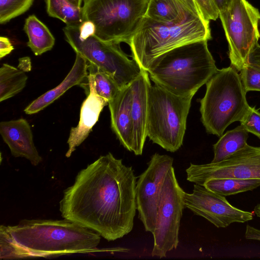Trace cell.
I'll list each match as a JSON object with an SVG mask.
<instances>
[{
    "label": "cell",
    "instance_id": "d6a6232c",
    "mask_svg": "<svg viewBox=\"0 0 260 260\" xmlns=\"http://www.w3.org/2000/svg\"><path fill=\"white\" fill-rule=\"evenodd\" d=\"M178 1L180 2L184 6H185V8H186L194 16L204 18L194 0Z\"/></svg>",
    "mask_w": 260,
    "mask_h": 260
},
{
    "label": "cell",
    "instance_id": "30bf717a",
    "mask_svg": "<svg viewBox=\"0 0 260 260\" xmlns=\"http://www.w3.org/2000/svg\"><path fill=\"white\" fill-rule=\"evenodd\" d=\"M184 193L172 167L165 177L160 191L156 221L152 233V256L162 258L168 252L177 248L180 220L185 208Z\"/></svg>",
    "mask_w": 260,
    "mask_h": 260
},
{
    "label": "cell",
    "instance_id": "5bb4252c",
    "mask_svg": "<svg viewBox=\"0 0 260 260\" xmlns=\"http://www.w3.org/2000/svg\"><path fill=\"white\" fill-rule=\"evenodd\" d=\"M151 85L148 73L143 69L139 76L130 84L133 125L132 152L136 155L142 154L147 137L148 92Z\"/></svg>",
    "mask_w": 260,
    "mask_h": 260
},
{
    "label": "cell",
    "instance_id": "cb8c5ba5",
    "mask_svg": "<svg viewBox=\"0 0 260 260\" xmlns=\"http://www.w3.org/2000/svg\"><path fill=\"white\" fill-rule=\"evenodd\" d=\"M45 3L48 15L60 20L67 25L80 26L84 21L81 8L69 0H45Z\"/></svg>",
    "mask_w": 260,
    "mask_h": 260
},
{
    "label": "cell",
    "instance_id": "9c48e42d",
    "mask_svg": "<svg viewBox=\"0 0 260 260\" xmlns=\"http://www.w3.org/2000/svg\"><path fill=\"white\" fill-rule=\"evenodd\" d=\"M229 46L231 66L240 72L249 63V57L258 44L260 12L247 0H232L219 14Z\"/></svg>",
    "mask_w": 260,
    "mask_h": 260
},
{
    "label": "cell",
    "instance_id": "74e56055",
    "mask_svg": "<svg viewBox=\"0 0 260 260\" xmlns=\"http://www.w3.org/2000/svg\"><path fill=\"white\" fill-rule=\"evenodd\" d=\"M254 212L255 215L260 217V203L258 204L254 209Z\"/></svg>",
    "mask_w": 260,
    "mask_h": 260
},
{
    "label": "cell",
    "instance_id": "44dd1931",
    "mask_svg": "<svg viewBox=\"0 0 260 260\" xmlns=\"http://www.w3.org/2000/svg\"><path fill=\"white\" fill-rule=\"evenodd\" d=\"M248 138V132L241 125L227 131L213 145L214 157L211 162L223 161L243 148L247 144Z\"/></svg>",
    "mask_w": 260,
    "mask_h": 260
},
{
    "label": "cell",
    "instance_id": "8d00e7d4",
    "mask_svg": "<svg viewBox=\"0 0 260 260\" xmlns=\"http://www.w3.org/2000/svg\"><path fill=\"white\" fill-rule=\"evenodd\" d=\"M72 4L79 7H82V0H69Z\"/></svg>",
    "mask_w": 260,
    "mask_h": 260
},
{
    "label": "cell",
    "instance_id": "4316f807",
    "mask_svg": "<svg viewBox=\"0 0 260 260\" xmlns=\"http://www.w3.org/2000/svg\"><path fill=\"white\" fill-rule=\"evenodd\" d=\"M34 0H0V23L5 24L26 12Z\"/></svg>",
    "mask_w": 260,
    "mask_h": 260
},
{
    "label": "cell",
    "instance_id": "4dcf8cb0",
    "mask_svg": "<svg viewBox=\"0 0 260 260\" xmlns=\"http://www.w3.org/2000/svg\"><path fill=\"white\" fill-rule=\"evenodd\" d=\"M79 31L80 38L86 39L95 35V26L90 21H84L79 26Z\"/></svg>",
    "mask_w": 260,
    "mask_h": 260
},
{
    "label": "cell",
    "instance_id": "277c9868",
    "mask_svg": "<svg viewBox=\"0 0 260 260\" xmlns=\"http://www.w3.org/2000/svg\"><path fill=\"white\" fill-rule=\"evenodd\" d=\"M212 39L210 21L194 17L179 23H164L145 17L128 45L132 57L144 70L161 54L189 43Z\"/></svg>",
    "mask_w": 260,
    "mask_h": 260
},
{
    "label": "cell",
    "instance_id": "d4e9b609",
    "mask_svg": "<svg viewBox=\"0 0 260 260\" xmlns=\"http://www.w3.org/2000/svg\"><path fill=\"white\" fill-rule=\"evenodd\" d=\"M87 69L88 73L92 77L96 93L109 103L117 94L121 88L108 73L91 65L88 64Z\"/></svg>",
    "mask_w": 260,
    "mask_h": 260
},
{
    "label": "cell",
    "instance_id": "5b68a950",
    "mask_svg": "<svg viewBox=\"0 0 260 260\" xmlns=\"http://www.w3.org/2000/svg\"><path fill=\"white\" fill-rule=\"evenodd\" d=\"M206 85L205 95L200 100L201 121L208 133L220 137L247 112V92L238 71L231 66L218 69Z\"/></svg>",
    "mask_w": 260,
    "mask_h": 260
},
{
    "label": "cell",
    "instance_id": "8fae6325",
    "mask_svg": "<svg viewBox=\"0 0 260 260\" xmlns=\"http://www.w3.org/2000/svg\"><path fill=\"white\" fill-rule=\"evenodd\" d=\"M186 173L188 181L202 185L212 179H260V146L247 144L225 159L217 163L190 164Z\"/></svg>",
    "mask_w": 260,
    "mask_h": 260
},
{
    "label": "cell",
    "instance_id": "ac0fdd59",
    "mask_svg": "<svg viewBox=\"0 0 260 260\" xmlns=\"http://www.w3.org/2000/svg\"><path fill=\"white\" fill-rule=\"evenodd\" d=\"M131 105L130 84L121 88L117 94L108 103L112 129L121 145L132 152L133 125Z\"/></svg>",
    "mask_w": 260,
    "mask_h": 260
},
{
    "label": "cell",
    "instance_id": "4fadbf2b",
    "mask_svg": "<svg viewBox=\"0 0 260 260\" xmlns=\"http://www.w3.org/2000/svg\"><path fill=\"white\" fill-rule=\"evenodd\" d=\"M185 208L202 216L218 228H224L234 222L251 220L253 213L232 206L225 197L219 195L204 185L194 184L192 192L184 194Z\"/></svg>",
    "mask_w": 260,
    "mask_h": 260
},
{
    "label": "cell",
    "instance_id": "603a6c76",
    "mask_svg": "<svg viewBox=\"0 0 260 260\" xmlns=\"http://www.w3.org/2000/svg\"><path fill=\"white\" fill-rule=\"evenodd\" d=\"M203 185L210 190L225 197L252 190L260 186V179H212L206 181Z\"/></svg>",
    "mask_w": 260,
    "mask_h": 260
},
{
    "label": "cell",
    "instance_id": "f546056e",
    "mask_svg": "<svg viewBox=\"0 0 260 260\" xmlns=\"http://www.w3.org/2000/svg\"><path fill=\"white\" fill-rule=\"evenodd\" d=\"M203 17L207 21L216 20L219 17V11L213 0H194Z\"/></svg>",
    "mask_w": 260,
    "mask_h": 260
},
{
    "label": "cell",
    "instance_id": "8992f818",
    "mask_svg": "<svg viewBox=\"0 0 260 260\" xmlns=\"http://www.w3.org/2000/svg\"><path fill=\"white\" fill-rule=\"evenodd\" d=\"M193 96H179L154 84L148 92L147 135L168 151L183 144L186 120Z\"/></svg>",
    "mask_w": 260,
    "mask_h": 260
},
{
    "label": "cell",
    "instance_id": "ba28073f",
    "mask_svg": "<svg viewBox=\"0 0 260 260\" xmlns=\"http://www.w3.org/2000/svg\"><path fill=\"white\" fill-rule=\"evenodd\" d=\"M79 26L66 25L62 29L66 41L88 65L94 66L111 75L122 88L140 74L142 69L122 51L120 44L106 42L95 35L86 39L79 36Z\"/></svg>",
    "mask_w": 260,
    "mask_h": 260
},
{
    "label": "cell",
    "instance_id": "7a4b0ae2",
    "mask_svg": "<svg viewBox=\"0 0 260 260\" xmlns=\"http://www.w3.org/2000/svg\"><path fill=\"white\" fill-rule=\"evenodd\" d=\"M7 228L15 242L30 257L98 251L101 237L92 230L65 218L23 219Z\"/></svg>",
    "mask_w": 260,
    "mask_h": 260
},
{
    "label": "cell",
    "instance_id": "836d02e7",
    "mask_svg": "<svg viewBox=\"0 0 260 260\" xmlns=\"http://www.w3.org/2000/svg\"><path fill=\"white\" fill-rule=\"evenodd\" d=\"M249 63L260 69V45L257 44L250 54Z\"/></svg>",
    "mask_w": 260,
    "mask_h": 260
},
{
    "label": "cell",
    "instance_id": "3957f363",
    "mask_svg": "<svg viewBox=\"0 0 260 260\" xmlns=\"http://www.w3.org/2000/svg\"><path fill=\"white\" fill-rule=\"evenodd\" d=\"M218 69L207 40L175 48L155 58L148 70L150 79L174 94L193 96Z\"/></svg>",
    "mask_w": 260,
    "mask_h": 260
},
{
    "label": "cell",
    "instance_id": "83f0119b",
    "mask_svg": "<svg viewBox=\"0 0 260 260\" xmlns=\"http://www.w3.org/2000/svg\"><path fill=\"white\" fill-rule=\"evenodd\" d=\"M240 76L246 92L260 91V69L248 63L240 71Z\"/></svg>",
    "mask_w": 260,
    "mask_h": 260
},
{
    "label": "cell",
    "instance_id": "1f68e13d",
    "mask_svg": "<svg viewBox=\"0 0 260 260\" xmlns=\"http://www.w3.org/2000/svg\"><path fill=\"white\" fill-rule=\"evenodd\" d=\"M14 48L10 39L6 37H0V59L9 54Z\"/></svg>",
    "mask_w": 260,
    "mask_h": 260
},
{
    "label": "cell",
    "instance_id": "ffe728a7",
    "mask_svg": "<svg viewBox=\"0 0 260 260\" xmlns=\"http://www.w3.org/2000/svg\"><path fill=\"white\" fill-rule=\"evenodd\" d=\"M23 30L28 39L27 45L35 55H41L53 47L55 38L47 26L34 14L26 18Z\"/></svg>",
    "mask_w": 260,
    "mask_h": 260
},
{
    "label": "cell",
    "instance_id": "e0dca14e",
    "mask_svg": "<svg viewBox=\"0 0 260 260\" xmlns=\"http://www.w3.org/2000/svg\"><path fill=\"white\" fill-rule=\"evenodd\" d=\"M88 64L86 60L76 53L74 64L63 80L56 87L47 91L33 101L24 110L26 114L37 113L50 105L68 89L81 85L88 92Z\"/></svg>",
    "mask_w": 260,
    "mask_h": 260
},
{
    "label": "cell",
    "instance_id": "e575fe53",
    "mask_svg": "<svg viewBox=\"0 0 260 260\" xmlns=\"http://www.w3.org/2000/svg\"><path fill=\"white\" fill-rule=\"evenodd\" d=\"M245 236V238L248 240L260 241V230L247 224L246 228Z\"/></svg>",
    "mask_w": 260,
    "mask_h": 260
},
{
    "label": "cell",
    "instance_id": "6da1fadb",
    "mask_svg": "<svg viewBox=\"0 0 260 260\" xmlns=\"http://www.w3.org/2000/svg\"><path fill=\"white\" fill-rule=\"evenodd\" d=\"M136 177L132 167L109 152L79 171L59 203L61 216L115 241L133 230Z\"/></svg>",
    "mask_w": 260,
    "mask_h": 260
},
{
    "label": "cell",
    "instance_id": "d6986e66",
    "mask_svg": "<svg viewBox=\"0 0 260 260\" xmlns=\"http://www.w3.org/2000/svg\"><path fill=\"white\" fill-rule=\"evenodd\" d=\"M145 17L164 23H179L199 17L178 0H150Z\"/></svg>",
    "mask_w": 260,
    "mask_h": 260
},
{
    "label": "cell",
    "instance_id": "2e32d148",
    "mask_svg": "<svg viewBox=\"0 0 260 260\" xmlns=\"http://www.w3.org/2000/svg\"><path fill=\"white\" fill-rule=\"evenodd\" d=\"M0 134L13 156L24 157L35 166L42 162V158L34 142L31 127L26 119L1 122Z\"/></svg>",
    "mask_w": 260,
    "mask_h": 260
},
{
    "label": "cell",
    "instance_id": "7c38bea8",
    "mask_svg": "<svg viewBox=\"0 0 260 260\" xmlns=\"http://www.w3.org/2000/svg\"><path fill=\"white\" fill-rule=\"evenodd\" d=\"M173 164L172 157L155 153L151 156L147 169L137 181L136 199L138 218L145 231L152 234L156 221L161 187Z\"/></svg>",
    "mask_w": 260,
    "mask_h": 260
},
{
    "label": "cell",
    "instance_id": "d590c367",
    "mask_svg": "<svg viewBox=\"0 0 260 260\" xmlns=\"http://www.w3.org/2000/svg\"><path fill=\"white\" fill-rule=\"evenodd\" d=\"M213 1L218 10L219 14H220L227 10L232 0H213Z\"/></svg>",
    "mask_w": 260,
    "mask_h": 260
},
{
    "label": "cell",
    "instance_id": "9a60e30c",
    "mask_svg": "<svg viewBox=\"0 0 260 260\" xmlns=\"http://www.w3.org/2000/svg\"><path fill=\"white\" fill-rule=\"evenodd\" d=\"M89 92L82 104L78 125L72 127L67 141L68 149L66 153L70 157L76 148L87 138L98 121L104 107L108 105L105 99L96 92L92 76L88 73Z\"/></svg>",
    "mask_w": 260,
    "mask_h": 260
},
{
    "label": "cell",
    "instance_id": "484cf974",
    "mask_svg": "<svg viewBox=\"0 0 260 260\" xmlns=\"http://www.w3.org/2000/svg\"><path fill=\"white\" fill-rule=\"evenodd\" d=\"M28 253L14 240L7 226H0V258L1 259H15L30 258Z\"/></svg>",
    "mask_w": 260,
    "mask_h": 260
},
{
    "label": "cell",
    "instance_id": "7402d4cb",
    "mask_svg": "<svg viewBox=\"0 0 260 260\" xmlns=\"http://www.w3.org/2000/svg\"><path fill=\"white\" fill-rule=\"evenodd\" d=\"M27 76L24 71L7 63L0 68V102L9 99L25 87Z\"/></svg>",
    "mask_w": 260,
    "mask_h": 260
},
{
    "label": "cell",
    "instance_id": "f1b7e54d",
    "mask_svg": "<svg viewBox=\"0 0 260 260\" xmlns=\"http://www.w3.org/2000/svg\"><path fill=\"white\" fill-rule=\"evenodd\" d=\"M240 122V125L245 130L255 135L260 139V112L255 107L249 106L247 112Z\"/></svg>",
    "mask_w": 260,
    "mask_h": 260
},
{
    "label": "cell",
    "instance_id": "52a82bcc",
    "mask_svg": "<svg viewBox=\"0 0 260 260\" xmlns=\"http://www.w3.org/2000/svg\"><path fill=\"white\" fill-rule=\"evenodd\" d=\"M149 1L83 0L82 18L94 24L99 39L128 44L145 16Z\"/></svg>",
    "mask_w": 260,
    "mask_h": 260
}]
</instances>
